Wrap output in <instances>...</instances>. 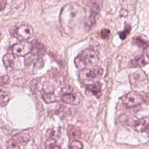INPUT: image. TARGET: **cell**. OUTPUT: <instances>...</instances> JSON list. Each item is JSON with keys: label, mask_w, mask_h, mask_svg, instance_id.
Masks as SVG:
<instances>
[{"label": "cell", "mask_w": 149, "mask_h": 149, "mask_svg": "<svg viewBox=\"0 0 149 149\" xmlns=\"http://www.w3.org/2000/svg\"><path fill=\"white\" fill-rule=\"evenodd\" d=\"M99 56L96 51L92 49H86L81 51L74 59L76 66L80 70L91 68L97 66Z\"/></svg>", "instance_id": "1"}, {"label": "cell", "mask_w": 149, "mask_h": 149, "mask_svg": "<svg viewBox=\"0 0 149 149\" xmlns=\"http://www.w3.org/2000/svg\"><path fill=\"white\" fill-rule=\"evenodd\" d=\"M103 73L101 67L95 66L91 68L84 69L79 73V77L86 85L90 86L98 82Z\"/></svg>", "instance_id": "2"}, {"label": "cell", "mask_w": 149, "mask_h": 149, "mask_svg": "<svg viewBox=\"0 0 149 149\" xmlns=\"http://www.w3.org/2000/svg\"><path fill=\"white\" fill-rule=\"evenodd\" d=\"M30 138L28 133L22 132L15 134L8 141L6 149H21L29 141Z\"/></svg>", "instance_id": "3"}, {"label": "cell", "mask_w": 149, "mask_h": 149, "mask_svg": "<svg viewBox=\"0 0 149 149\" xmlns=\"http://www.w3.org/2000/svg\"><path fill=\"white\" fill-rule=\"evenodd\" d=\"M46 143L48 149H61L60 132L54 128L49 129L46 132Z\"/></svg>", "instance_id": "4"}, {"label": "cell", "mask_w": 149, "mask_h": 149, "mask_svg": "<svg viewBox=\"0 0 149 149\" xmlns=\"http://www.w3.org/2000/svg\"><path fill=\"white\" fill-rule=\"evenodd\" d=\"M33 34V28L27 24H22L17 27L12 33L13 36L23 41L30 38Z\"/></svg>", "instance_id": "5"}, {"label": "cell", "mask_w": 149, "mask_h": 149, "mask_svg": "<svg viewBox=\"0 0 149 149\" xmlns=\"http://www.w3.org/2000/svg\"><path fill=\"white\" fill-rule=\"evenodd\" d=\"M123 101L127 107L132 108L141 104L144 102V100L141 94L135 91H130L125 95Z\"/></svg>", "instance_id": "6"}, {"label": "cell", "mask_w": 149, "mask_h": 149, "mask_svg": "<svg viewBox=\"0 0 149 149\" xmlns=\"http://www.w3.org/2000/svg\"><path fill=\"white\" fill-rule=\"evenodd\" d=\"M129 81L133 86L139 87L148 83V78L143 70H138L129 75Z\"/></svg>", "instance_id": "7"}, {"label": "cell", "mask_w": 149, "mask_h": 149, "mask_svg": "<svg viewBox=\"0 0 149 149\" xmlns=\"http://www.w3.org/2000/svg\"><path fill=\"white\" fill-rule=\"evenodd\" d=\"M31 51V44L26 41H22L14 44L12 47V51L15 56H24Z\"/></svg>", "instance_id": "8"}, {"label": "cell", "mask_w": 149, "mask_h": 149, "mask_svg": "<svg viewBox=\"0 0 149 149\" xmlns=\"http://www.w3.org/2000/svg\"><path fill=\"white\" fill-rule=\"evenodd\" d=\"M134 130L138 132L146 133L149 136V116L142 118L134 122Z\"/></svg>", "instance_id": "9"}, {"label": "cell", "mask_w": 149, "mask_h": 149, "mask_svg": "<svg viewBox=\"0 0 149 149\" xmlns=\"http://www.w3.org/2000/svg\"><path fill=\"white\" fill-rule=\"evenodd\" d=\"M31 44V55L40 56L45 54V49L44 45L36 40L32 41Z\"/></svg>", "instance_id": "10"}, {"label": "cell", "mask_w": 149, "mask_h": 149, "mask_svg": "<svg viewBox=\"0 0 149 149\" xmlns=\"http://www.w3.org/2000/svg\"><path fill=\"white\" fill-rule=\"evenodd\" d=\"M62 100L66 104L74 105L79 104L80 102V98L75 94L70 93H65L62 97Z\"/></svg>", "instance_id": "11"}, {"label": "cell", "mask_w": 149, "mask_h": 149, "mask_svg": "<svg viewBox=\"0 0 149 149\" xmlns=\"http://www.w3.org/2000/svg\"><path fill=\"white\" fill-rule=\"evenodd\" d=\"M87 95H93L98 98L101 95V86L99 82L88 86L86 91Z\"/></svg>", "instance_id": "12"}, {"label": "cell", "mask_w": 149, "mask_h": 149, "mask_svg": "<svg viewBox=\"0 0 149 149\" xmlns=\"http://www.w3.org/2000/svg\"><path fill=\"white\" fill-rule=\"evenodd\" d=\"M147 62L144 56L143 55H138L132 59L129 63V66L130 68H141L146 65Z\"/></svg>", "instance_id": "13"}, {"label": "cell", "mask_w": 149, "mask_h": 149, "mask_svg": "<svg viewBox=\"0 0 149 149\" xmlns=\"http://www.w3.org/2000/svg\"><path fill=\"white\" fill-rule=\"evenodd\" d=\"M16 58L13 54H8L3 57V62L6 68H14L15 66Z\"/></svg>", "instance_id": "14"}, {"label": "cell", "mask_w": 149, "mask_h": 149, "mask_svg": "<svg viewBox=\"0 0 149 149\" xmlns=\"http://www.w3.org/2000/svg\"><path fill=\"white\" fill-rule=\"evenodd\" d=\"M100 10V5L98 2H94L91 9V14L90 16V20L92 24H94L95 20V17Z\"/></svg>", "instance_id": "15"}, {"label": "cell", "mask_w": 149, "mask_h": 149, "mask_svg": "<svg viewBox=\"0 0 149 149\" xmlns=\"http://www.w3.org/2000/svg\"><path fill=\"white\" fill-rule=\"evenodd\" d=\"M132 43L139 47H142L145 49L149 45L148 42L141 37H134L132 40Z\"/></svg>", "instance_id": "16"}, {"label": "cell", "mask_w": 149, "mask_h": 149, "mask_svg": "<svg viewBox=\"0 0 149 149\" xmlns=\"http://www.w3.org/2000/svg\"><path fill=\"white\" fill-rule=\"evenodd\" d=\"M42 97L47 103H51L56 101V97L52 92H45L42 93Z\"/></svg>", "instance_id": "17"}, {"label": "cell", "mask_w": 149, "mask_h": 149, "mask_svg": "<svg viewBox=\"0 0 149 149\" xmlns=\"http://www.w3.org/2000/svg\"><path fill=\"white\" fill-rule=\"evenodd\" d=\"M130 30H131V26L127 23L125 24L123 30L119 32V36L120 38L122 40H125L127 36L129 34Z\"/></svg>", "instance_id": "18"}, {"label": "cell", "mask_w": 149, "mask_h": 149, "mask_svg": "<svg viewBox=\"0 0 149 149\" xmlns=\"http://www.w3.org/2000/svg\"><path fill=\"white\" fill-rule=\"evenodd\" d=\"M83 146L82 143L77 140H74L72 141L69 149H83Z\"/></svg>", "instance_id": "19"}, {"label": "cell", "mask_w": 149, "mask_h": 149, "mask_svg": "<svg viewBox=\"0 0 149 149\" xmlns=\"http://www.w3.org/2000/svg\"><path fill=\"white\" fill-rule=\"evenodd\" d=\"M68 133H69V134L72 137H77L80 134L79 130L76 127L73 126H70L69 127Z\"/></svg>", "instance_id": "20"}, {"label": "cell", "mask_w": 149, "mask_h": 149, "mask_svg": "<svg viewBox=\"0 0 149 149\" xmlns=\"http://www.w3.org/2000/svg\"><path fill=\"white\" fill-rule=\"evenodd\" d=\"M109 34H110V31L107 29H102L101 30L100 36H101V37L103 39L108 38Z\"/></svg>", "instance_id": "21"}, {"label": "cell", "mask_w": 149, "mask_h": 149, "mask_svg": "<svg viewBox=\"0 0 149 149\" xmlns=\"http://www.w3.org/2000/svg\"><path fill=\"white\" fill-rule=\"evenodd\" d=\"M9 80V77L8 76H0V86H2L5 83H7Z\"/></svg>", "instance_id": "22"}, {"label": "cell", "mask_w": 149, "mask_h": 149, "mask_svg": "<svg viewBox=\"0 0 149 149\" xmlns=\"http://www.w3.org/2000/svg\"><path fill=\"white\" fill-rule=\"evenodd\" d=\"M7 96L3 92H0V104L2 105L3 102H6L8 101L5 100V98L7 99Z\"/></svg>", "instance_id": "23"}, {"label": "cell", "mask_w": 149, "mask_h": 149, "mask_svg": "<svg viewBox=\"0 0 149 149\" xmlns=\"http://www.w3.org/2000/svg\"><path fill=\"white\" fill-rule=\"evenodd\" d=\"M141 95L143 96L144 102L149 104V94L148 93H144Z\"/></svg>", "instance_id": "24"}, {"label": "cell", "mask_w": 149, "mask_h": 149, "mask_svg": "<svg viewBox=\"0 0 149 149\" xmlns=\"http://www.w3.org/2000/svg\"><path fill=\"white\" fill-rule=\"evenodd\" d=\"M6 5V1L5 0H0V11L3 10Z\"/></svg>", "instance_id": "25"}, {"label": "cell", "mask_w": 149, "mask_h": 149, "mask_svg": "<svg viewBox=\"0 0 149 149\" xmlns=\"http://www.w3.org/2000/svg\"><path fill=\"white\" fill-rule=\"evenodd\" d=\"M145 49H146V54L148 55V58H149V45H148Z\"/></svg>", "instance_id": "26"}, {"label": "cell", "mask_w": 149, "mask_h": 149, "mask_svg": "<svg viewBox=\"0 0 149 149\" xmlns=\"http://www.w3.org/2000/svg\"><path fill=\"white\" fill-rule=\"evenodd\" d=\"M1 31H0V36H1Z\"/></svg>", "instance_id": "27"}]
</instances>
